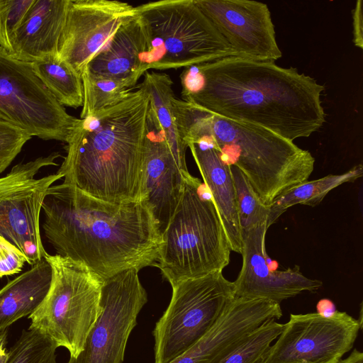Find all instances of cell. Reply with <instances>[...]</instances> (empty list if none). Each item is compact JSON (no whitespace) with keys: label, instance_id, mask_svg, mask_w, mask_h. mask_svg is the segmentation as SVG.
I'll return each mask as SVG.
<instances>
[{"label":"cell","instance_id":"obj_17","mask_svg":"<svg viewBox=\"0 0 363 363\" xmlns=\"http://www.w3.org/2000/svg\"><path fill=\"white\" fill-rule=\"evenodd\" d=\"M281 315L277 302L235 297L211 329L170 363H219L252 331Z\"/></svg>","mask_w":363,"mask_h":363},{"label":"cell","instance_id":"obj_31","mask_svg":"<svg viewBox=\"0 0 363 363\" xmlns=\"http://www.w3.org/2000/svg\"><path fill=\"white\" fill-rule=\"evenodd\" d=\"M26 259L23 253L5 238L0 237V278L21 272Z\"/></svg>","mask_w":363,"mask_h":363},{"label":"cell","instance_id":"obj_35","mask_svg":"<svg viewBox=\"0 0 363 363\" xmlns=\"http://www.w3.org/2000/svg\"><path fill=\"white\" fill-rule=\"evenodd\" d=\"M338 363H363V353L354 349L345 359H342Z\"/></svg>","mask_w":363,"mask_h":363},{"label":"cell","instance_id":"obj_27","mask_svg":"<svg viewBox=\"0 0 363 363\" xmlns=\"http://www.w3.org/2000/svg\"><path fill=\"white\" fill-rule=\"evenodd\" d=\"M234 182L241 230L267 223L269 208L255 192L244 174L235 166H230Z\"/></svg>","mask_w":363,"mask_h":363},{"label":"cell","instance_id":"obj_23","mask_svg":"<svg viewBox=\"0 0 363 363\" xmlns=\"http://www.w3.org/2000/svg\"><path fill=\"white\" fill-rule=\"evenodd\" d=\"M363 175V166L357 164L340 174H328L322 178L305 181L288 189L268 206L269 213L267 228L274 224L290 207L296 204L314 207L336 187L348 182H354Z\"/></svg>","mask_w":363,"mask_h":363},{"label":"cell","instance_id":"obj_18","mask_svg":"<svg viewBox=\"0 0 363 363\" xmlns=\"http://www.w3.org/2000/svg\"><path fill=\"white\" fill-rule=\"evenodd\" d=\"M69 3V0H34L13 37L9 54L29 63L57 56Z\"/></svg>","mask_w":363,"mask_h":363},{"label":"cell","instance_id":"obj_29","mask_svg":"<svg viewBox=\"0 0 363 363\" xmlns=\"http://www.w3.org/2000/svg\"><path fill=\"white\" fill-rule=\"evenodd\" d=\"M34 0H0V48L10 52L13 37Z\"/></svg>","mask_w":363,"mask_h":363},{"label":"cell","instance_id":"obj_34","mask_svg":"<svg viewBox=\"0 0 363 363\" xmlns=\"http://www.w3.org/2000/svg\"><path fill=\"white\" fill-rule=\"evenodd\" d=\"M7 335V328L0 330V363H5L9 355L6 350Z\"/></svg>","mask_w":363,"mask_h":363},{"label":"cell","instance_id":"obj_21","mask_svg":"<svg viewBox=\"0 0 363 363\" xmlns=\"http://www.w3.org/2000/svg\"><path fill=\"white\" fill-rule=\"evenodd\" d=\"M52 275L51 266L44 257L0 289V330L38 308L49 291Z\"/></svg>","mask_w":363,"mask_h":363},{"label":"cell","instance_id":"obj_32","mask_svg":"<svg viewBox=\"0 0 363 363\" xmlns=\"http://www.w3.org/2000/svg\"><path fill=\"white\" fill-rule=\"evenodd\" d=\"M362 0L356 2L352 11L353 37L355 46L363 48V11Z\"/></svg>","mask_w":363,"mask_h":363},{"label":"cell","instance_id":"obj_33","mask_svg":"<svg viewBox=\"0 0 363 363\" xmlns=\"http://www.w3.org/2000/svg\"><path fill=\"white\" fill-rule=\"evenodd\" d=\"M316 313L329 318L337 313L335 303L328 298H322L316 304Z\"/></svg>","mask_w":363,"mask_h":363},{"label":"cell","instance_id":"obj_3","mask_svg":"<svg viewBox=\"0 0 363 363\" xmlns=\"http://www.w3.org/2000/svg\"><path fill=\"white\" fill-rule=\"evenodd\" d=\"M150 100L138 86L119 103L77 118L57 172L63 183L107 202L141 201Z\"/></svg>","mask_w":363,"mask_h":363},{"label":"cell","instance_id":"obj_30","mask_svg":"<svg viewBox=\"0 0 363 363\" xmlns=\"http://www.w3.org/2000/svg\"><path fill=\"white\" fill-rule=\"evenodd\" d=\"M31 138L21 129L0 120V174L9 167Z\"/></svg>","mask_w":363,"mask_h":363},{"label":"cell","instance_id":"obj_4","mask_svg":"<svg viewBox=\"0 0 363 363\" xmlns=\"http://www.w3.org/2000/svg\"><path fill=\"white\" fill-rule=\"evenodd\" d=\"M173 105L179 136L187 147L210 140L221 161L238 167L267 206L307 181L313 171L315 159L308 150L268 129L177 98Z\"/></svg>","mask_w":363,"mask_h":363},{"label":"cell","instance_id":"obj_25","mask_svg":"<svg viewBox=\"0 0 363 363\" xmlns=\"http://www.w3.org/2000/svg\"><path fill=\"white\" fill-rule=\"evenodd\" d=\"M83 104L80 118L115 105L131 91L135 83L90 72L86 68L81 75Z\"/></svg>","mask_w":363,"mask_h":363},{"label":"cell","instance_id":"obj_1","mask_svg":"<svg viewBox=\"0 0 363 363\" xmlns=\"http://www.w3.org/2000/svg\"><path fill=\"white\" fill-rule=\"evenodd\" d=\"M180 79L183 101L293 142L325 122L324 85L291 67L230 56L188 67Z\"/></svg>","mask_w":363,"mask_h":363},{"label":"cell","instance_id":"obj_19","mask_svg":"<svg viewBox=\"0 0 363 363\" xmlns=\"http://www.w3.org/2000/svg\"><path fill=\"white\" fill-rule=\"evenodd\" d=\"M188 147L211 196L230 250L241 254L242 230L230 166L221 161L213 143L208 140L189 143Z\"/></svg>","mask_w":363,"mask_h":363},{"label":"cell","instance_id":"obj_5","mask_svg":"<svg viewBox=\"0 0 363 363\" xmlns=\"http://www.w3.org/2000/svg\"><path fill=\"white\" fill-rule=\"evenodd\" d=\"M230 247L211 196L190 173L183 177L179 203L162 233L157 266L172 287L223 272Z\"/></svg>","mask_w":363,"mask_h":363},{"label":"cell","instance_id":"obj_24","mask_svg":"<svg viewBox=\"0 0 363 363\" xmlns=\"http://www.w3.org/2000/svg\"><path fill=\"white\" fill-rule=\"evenodd\" d=\"M33 69L49 91L63 106L78 108L83 104L81 76L58 56L31 63Z\"/></svg>","mask_w":363,"mask_h":363},{"label":"cell","instance_id":"obj_22","mask_svg":"<svg viewBox=\"0 0 363 363\" xmlns=\"http://www.w3.org/2000/svg\"><path fill=\"white\" fill-rule=\"evenodd\" d=\"M139 85L150 96L158 122L164 131L176 162L184 173L189 172L186 163L187 145L181 139L177 126L173 101L176 98L171 77L164 73L146 72Z\"/></svg>","mask_w":363,"mask_h":363},{"label":"cell","instance_id":"obj_13","mask_svg":"<svg viewBox=\"0 0 363 363\" xmlns=\"http://www.w3.org/2000/svg\"><path fill=\"white\" fill-rule=\"evenodd\" d=\"M134 13L135 7L123 1L69 0L58 57L81 76L121 24Z\"/></svg>","mask_w":363,"mask_h":363},{"label":"cell","instance_id":"obj_9","mask_svg":"<svg viewBox=\"0 0 363 363\" xmlns=\"http://www.w3.org/2000/svg\"><path fill=\"white\" fill-rule=\"evenodd\" d=\"M77 118L34 72L31 63L0 48V120L40 139L67 143Z\"/></svg>","mask_w":363,"mask_h":363},{"label":"cell","instance_id":"obj_20","mask_svg":"<svg viewBox=\"0 0 363 363\" xmlns=\"http://www.w3.org/2000/svg\"><path fill=\"white\" fill-rule=\"evenodd\" d=\"M146 44L140 17L126 18L112 38L86 66L91 73L128 80L136 84L145 73L143 57Z\"/></svg>","mask_w":363,"mask_h":363},{"label":"cell","instance_id":"obj_16","mask_svg":"<svg viewBox=\"0 0 363 363\" xmlns=\"http://www.w3.org/2000/svg\"><path fill=\"white\" fill-rule=\"evenodd\" d=\"M188 173H184L179 167L150 100L144 143L141 201L151 210L161 235L179 203L183 177Z\"/></svg>","mask_w":363,"mask_h":363},{"label":"cell","instance_id":"obj_15","mask_svg":"<svg viewBox=\"0 0 363 363\" xmlns=\"http://www.w3.org/2000/svg\"><path fill=\"white\" fill-rule=\"evenodd\" d=\"M267 230V223H264L242 231V262L233 281L235 297L280 303L303 291H318L323 282L304 276L298 266L281 271L269 267L265 250Z\"/></svg>","mask_w":363,"mask_h":363},{"label":"cell","instance_id":"obj_8","mask_svg":"<svg viewBox=\"0 0 363 363\" xmlns=\"http://www.w3.org/2000/svg\"><path fill=\"white\" fill-rule=\"evenodd\" d=\"M172 288L169 304L152 331L154 363H170L191 347L235 298L233 282L222 272L183 281Z\"/></svg>","mask_w":363,"mask_h":363},{"label":"cell","instance_id":"obj_7","mask_svg":"<svg viewBox=\"0 0 363 363\" xmlns=\"http://www.w3.org/2000/svg\"><path fill=\"white\" fill-rule=\"evenodd\" d=\"M45 258L52 268V281L43 302L28 316V329L40 331L74 358L100 313L104 281L70 258L49 254Z\"/></svg>","mask_w":363,"mask_h":363},{"label":"cell","instance_id":"obj_14","mask_svg":"<svg viewBox=\"0 0 363 363\" xmlns=\"http://www.w3.org/2000/svg\"><path fill=\"white\" fill-rule=\"evenodd\" d=\"M237 57L274 62L282 54L266 4L249 0H195Z\"/></svg>","mask_w":363,"mask_h":363},{"label":"cell","instance_id":"obj_11","mask_svg":"<svg viewBox=\"0 0 363 363\" xmlns=\"http://www.w3.org/2000/svg\"><path fill=\"white\" fill-rule=\"evenodd\" d=\"M138 272L126 269L104 280L100 313L83 350L67 363L123 362L128 340L147 301Z\"/></svg>","mask_w":363,"mask_h":363},{"label":"cell","instance_id":"obj_12","mask_svg":"<svg viewBox=\"0 0 363 363\" xmlns=\"http://www.w3.org/2000/svg\"><path fill=\"white\" fill-rule=\"evenodd\" d=\"M362 324L346 312L329 318L291 314L263 363H338L352 349Z\"/></svg>","mask_w":363,"mask_h":363},{"label":"cell","instance_id":"obj_6","mask_svg":"<svg viewBox=\"0 0 363 363\" xmlns=\"http://www.w3.org/2000/svg\"><path fill=\"white\" fill-rule=\"evenodd\" d=\"M145 38V72L202 64L237 54L195 0H161L135 7Z\"/></svg>","mask_w":363,"mask_h":363},{"label":"cell","instance_id":"obj_28","mask_svg":"<svg viewBox=\"0 0 363 363\" xmlns=\"http://www.w3.org/2000/svg\"><path fill=\"white\" fill-rule=\"evenodd\" d=\"M53 340L34 329L23 330L5 363H57Z\"/></svg>","mask_w":363,"mask_h":363},{"label":"cell","instance_id":"obj_2","mask_svg":"<svg viewBox=\"0 0 363 363\" xmlns=\"http://www.w3.org/2000/svg\"><path fill=\"white\" fill-rule=\"evenodd\" d=\"M41 211L56 255L84 264L103 281L156 264L162 235L143 201L107 202L62 182L48 189Z\"/></svg>","mask_w":363,"mask_h":363},{"label":"cell","instance_id":"obj_26","mask_svg":"<svg viewBox=\"0 0 363 363\" xmlns=\"http://www.w3.org/2000/svg\"><path fill=\"white\" fill-rule=\"evenodd\" d=\"M284 324L275 319L265 321L252 331L219 363H263L272 342L281 333Z\"/></svg>","mask_w":363,"mask_h":363},{"label":"cell","instance_id":"obj_10","mask_svg":"<svg viewBox=\"0 0 363 363\" xmlns=\"http://www.w3.org/2000/svg\"><path fill=\"white\" fill-rule=\"evenodd\" d=\"M60 157L52 152L21 162L0 177V237L18 248L30 266L48 254L40 230L42 203L48 189L63 178L57 172L41 178L35 175L43 167L57 166L55 160Z\"/></svg>","mask_w":363,"mask_h":363}]
</instances>
